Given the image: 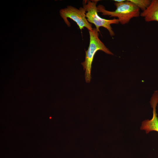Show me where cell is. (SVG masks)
Listing matches in <instances>:
<instances>
[{
  "instance_id": "cell-3",
  "label": "cell",
  "mask_w": 158,
  "mask_h": 158,
  "mask_svg": "<svg viewBox=\"0 0 158 158\" xmlns=\"http://www.w3.org/2000/svg\"><path fill=\"white\" fill-rule=\"evenodd\" d=\"M98 1V0L83 1V7L86 12L87 19L89 23L95 25L98 32H100L99 28L100 27H103L108 30L111 37L114 36L115 33L111 25L118 24L119 23V21L117 19L107 20L100 17L98 14L96 6Z\"/></svg>"
},
{
  "instance_id": "cell-6",
  "label": "cell",
  "mask_w": 158,
  "mask_h": 158,
  "mask_svg": "<svg viewBox=\"0 0 158 158\" xmlns=\"http://www.w3.org/2000/svg\"><path fill=\"white\" fill-rule=\"evenodd\" d=\"M146 22H158V0H153L147 8L140 13Z\"/></svg>"
},
{
  "instance_id": "cell-4",
  "label": "cell",
  "mask_w": 158,
  "mask_h": 158,
  "mask_svg": "<svg viewBox=\"0 0 158 158\" xmlns=\"http://www.w3.org/2000/svg\"><path fill=\"white\" fill-rule=\"evenodd\" d=\"M59 12L61 16L68 26H70V23L67 20V18H69L77 23L80 30L85 27L89 31L93 30V28L92 24L87 21L86 17V12L83 7L78 9L72 6H68L66 8L61 9Z\"/></svg>"
},
{
  "instance_id": "cell-8",
  "label": "cell",
  "mask_w": 158,
  "mask_h": 158,
  "mask_svg": "<svg viewBox=\"0 0 158 158\" xmlns=\"http://www.w3.org/2000/svg\"><path fill=\"white\" fill-rule=\"evenodd\" d=\"M115 2H120L122 1H124L125 0H114Z\"/></svg>"
},
{
  "instance_id": "cell-1",
  "label": "cell",
  "mask_w": 158,
  "mask_h": 158,
  "mask_svg": "<svg viewBox=\"0 0 158 158\" xmlns=\"http://www.w3.org/2000/svg\"><path fill=\"white\" fill-rule=\"evenodd\" d=\"M114 4L116 9L114 11L107 10L103 6L99 5L97 6V12L102 13V15L117 18L119 23L122 25L127 24L132 18L140 15V9L129 0L115 2Z\"/></svg>"
},
{
  "instance_id": "cell-7",
  "label": "cell",
  "mask_w": 158,
  "mask_h": 158,
  "mask_svg": "<svg viewBox=\"0 0 158 158\" xmlns=\"http://www.w3.org/2000/svg\"><path fill=\"white\" fill-rule=\"evenodd\" d=\"M142 11L145 10L151 4L149 0H129Z\"/></svg>"
},
{
  "instance_id": "cell-5",
  "label": "cell",
  "mask_w": 158,
  "mask_h": 158,
  "mask_svg": "<svg viewBox=\"0 0 158 158\" xmlns=\"http://www.w3.org/2000/svg\"><path fill=\"white\" fill-rule=\"evenodd\" d=\"M158 103V92L155 91L151 98L150 103L153 108V116L151 120H146L143 121L140 128L145 130L146 133L152 131L158 132V118L156 111V107Z\"/></svg>"
},
{
  "instance_id": "cell-2",
  "label": "cell",
  "mask_w": 158,
  "mask_h": 158,
  "mask_svg": "<svg viewBox=\"0 0 158 158\" xmlns=\"http://www.w3.org/2000/svg\"><path fill=\"white\" fill-rule=\"evenodd\" d=\"M89 46L87 50L85 51V60L81 63L84 70H85V78L87 83H90L91 81L92 65L97 51L100 50L107 54L114 55L99 38V34L96 28H94L92 31H89Z\"/></svg>"
}]
</instances>
